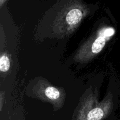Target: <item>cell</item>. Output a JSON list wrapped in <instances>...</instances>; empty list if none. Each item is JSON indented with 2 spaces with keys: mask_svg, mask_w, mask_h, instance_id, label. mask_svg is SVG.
Returning a JSON list of instances; mask_svg holds the SVG:
<instances>
[{
  "mask_svg": "<svg viewBox=\"0 0 120 120\" xmlns=\"http://www.w3.org/2000/svg\"><path fill=\"white\" fill-rule=\"evenodd\" d=\"M10 68V61L6 55L1 56L0 59V70L2 72L8 71Z\"/></svg>",
  "mask_w": 120,
  "mask_h": 120,
  "instance_id": "5b68a950",
  "label": "cell"
},
{
  "mask_svg": "<svg viewBox=\"0 0 120 120\" xmlns=\"http://www.w3.org/2000/svg\"><path fill=\"white\" fill-rule=\"evenodd\" d=\"M46 97L52 100H56L60 97V93L59 90L53 87H48L45 91Z\"/></svg>",
  "mask_w": 120,
  "mask_h": 120,
  "instance_id": "277c9868",
  "label": "cell"
},
{
  "mask_svg": "<svg viewBox=\"0 0 120 120\" xmlns=\"http://www.w3.org/2000/svg\"><path fill=\"white\" fill-rule=\"evenodd\" d=\"M104 112L102 109L96 108L89 112L87 115V120H100L103 117Z\"/></svg>",
  "mask_w": 120,
  "mask_h": 120,
  "instance_id": "3957f363",
  "label": "cell"
},
{
  "mask_svg": "<svg viewBox=\"0 0 120 120\" xmlns=\"http://www.w3.org/2000/svg\"><path fill=\"white\" fill-rule=\"evenodd\" d=\"M114 33L115 30L112 28H107L102 29L91 47L93 53L97 54L100 52L105 46L107 41L114 35Z\"/></svg>",
  "mask_w": 120,
  "mask_h": 120,
  "instance_id": "6da1fadb",
  "label": "cell"
},
{
  "mask_svg": "<svg viewBox=\"0 0 120 120\" xmlns=\"http://www.w3.org/2000/svg\"><path fill=\"white\" fill-rule=\"evenodd\" d=\"M83 16L82 11L78 8H73L69 11L66 15L67 22L70 25H75L81 21Z\"/></svg>",
  "mask_w": 120,
  "mask_h": 120,
  "instance_id": "7a4b0ae2",
  "label": "cell"
}]
</instances>
